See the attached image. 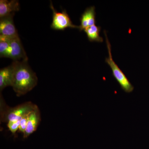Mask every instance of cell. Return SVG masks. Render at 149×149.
<instances>
[{
	"label": "cell",
	"mask_w": 149,
	"mask_h": 149,
	"mask_svg": "<svg viewBox=\"0 0 149 149\" xmlns=\"http://www.w3.org/2000/svg\"><path fill=\"white\" fill-rule=\"evenodd\" d=\"M12 87L18 97L32 91L38 83L37 75L29 66L28 61H13Z\"/></svg>",
	"instance_id": "obj_1"
},
{
	"label": "cell",
	"mask_w": 149,
	"mask_h": 149,
	"mask_svg": "<svg viewBox=\"0 0 149 149\" xmlns=\"http://www.w3.org/2000/svg\"><path fill=\"white\" fill-rule=\"evenodd\" d=\"M36 106L31 102H29L14 107H10L6 104L3 98L1 97V121L2 122H8L20 120L22 117L32 111Z\"/></svg>",
	"instance_id": "obj_2"
},
{
	"label": "cell",
	"mask_w": 149,
	"mask_h": 149,
	"mask_svg": "<svg viewBox=\"0 0 149 149\" xmlns=\"http://www.w3.org/2000/svg\"><path fill=\"white\" fill-rule=\"evenodd\" d=\"M104 33L106 37L107 48L109 54V57L106 58L105 62L110 67L112 72L113 76L120 85L121 89L125 93H131L134 90V87L130 83L124 73L113 61L111 54V45L107 36L106 32L104 31Z\"/></svg>",
	"instance_id": "obj_3"
},
{
	"label": "cell",
	"mask_w": 149,
	"mask_h": 149,
	"mask_svg": "<svg viewBox=\"0 0 149 149\" xmlns=\"http://www.w3.org/2000/svg\"><path fill=\"white\" fill-rule=\"evenodd\" d=\"M50 7L53 11L52 22L51 25L52 29L56 30H64L68 28L79 29V26L74 25L72 23L65 10L61 12H58L54 8L51 2Z\"/></svg>",
	"instance_id": "obj_4"
},
{
	"label": "cell",
	"mask_w": 149,
	"mask_h": 149,
	"mask_svg": "<svg viewBox=\"0 0 149 149\" xmlns=\"http://www.w3.org/2000/svg\"><path fill=\"white\" fill-rule=\"evenodd\" d=\"M8 58L13 61H28L27 54L25 52L19 37L18 36L10 38V45Z\"/></svg>",
	"instance_id": "obj_5"
},
{
	"label": "cell",
	"mask_w": 149,
	"mask_h": 149,
	"mask_svg": "<svg viewBox=\"0 0 149 149\" xmlns=\"http://www.w3.org/2000/svg\"><path fill=\"white\" fill-rule=\"evenodd\" d=\"M15 14L0 18V35L11 38L18 36L13 21Z\"/></svg>",
	"instance_id": "obj_6"
},
{
	"label": "cell",
	"mask_w": 149,
	"mask_h": 149,
	"mask_svg": "<svg viewBox=\"0 0 149 149\" xmlns=\"http://www.w3.org/2000/svg\"><path fill=\"white\" fill-rule=\"evenodd\" d=\"M41 120L40 109L36 105L34 109L29 114L27 128L23 134L24 139H26L37 130Z\"/></svg>",
	"instance_id": "obj_7"
},
{
	"label": "cell",
	"mask_w": 149,
	"mask_h": 149,
	"mask_svg": "<svg viewBox=\"0 0 149 149\" xmlns=\"http://www.w3.org/2000/svg\"><path fill=\"white\" fill-rule=\"evenodd\" d=\"M80 31L84 30L86 28L96 24L95 8L94 6L86 8L81 15L80 18Z\"/></svg>",
	"instance_id": "obj_8"
},
{
	"label": "cell",
	"mask_w": 149,
	"mask_h": 149,
	"mask_svg": "<svg viewBox=\"0 0 149 149\" xmlns=\"http://www.w3.org/2000/svg\"><path fill=\"white\" fill-rule=\"evenodd\" d=\"M19 9L20 5L18 1H0V18L15 14Z\"/></svg>",
	"instance_id": "obj_9"
},
{
	"label": "cell",
	"mask_w": 149,
	"mask_h": 149,
	"mask_svg": "<svg viewBox=\"0 0 149 149\" xmlns=\"http://www.w3.org/2000/svg\"><path fill=\"white\" fill-rule=\"evenodd\" d=\"M13 78L12 65L2 68L0 70V91H2L8 86H12Z\"/></svg>",
	"instance_id": "obj_10"
},
{
	"label": "cell",
	"mask_w": 149,
	"mask_h": 149,
	"mask_svg": "<svg viewBox=\"0 0 149 149\" xmlns=\"http://www.w3.org/2000/svg\"><path fill=\"white\" fill-rule=\"evenodd\" d=\"M100 31L101 27L96 25L88 27L84 30L90 42H102L103 39L100 35Z\"/></svg>",
	"instance_id": "obj_11"
},
{
	"label": "cell",
	"mask_w": 149,
	"mask_h": 149,
	"mask_svg": "<svg viewBox=\"0 0 149 149\" xmlns=\"http://www.w3.org/2000/svg\"><path fill=\"white\" fill-rule=\"evenodd\" d=\"M10 45V38L0 35V56L8 58Z\"/></svg>",
	"instance_id": "obj_12"
},
{
	"label": "cell",
	"mask_w": 149,
	"mask_h": 149,
	"mask_svg": "<svg viewBox=\"0 0 149 149\" xmlns=\"http://www.w3.org/2000/svg\"><path fill=\"white\" fill-rule=\"evenodd\" d=\"M20 120L10 121L8 122V127L11 132L13 134L16 133V131L19 130V128L20 125Z\"/></svg>",
	"instance_id": "obj_13"
},
{
	"label": "cell",
	"mask_w": 149,
	"mask_h": 149,
	"mask_svg": "<svg viewBox=\"0 0 149 149\" xmlns=\"http://www.w3.org/2000/svg\"><path fill=\"white\" fill-rule=\"evenodd\" d=\"M29 114L26 115L24 117H22L20 120V125H19V130L23 133V134H24L26 128H27Z\"/></svg>",
	"instance_id": "obj_14"
}]
</instances>
